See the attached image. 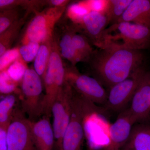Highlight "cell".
Listing matches in <instances>:
<instances>
[{
  "label": "cell",
  "mask_w": 150,
  "mask_h": 150,
  "mask_svg": "<svg viewBox=\"0 0 150 150\" xmlns=\"http://www.w3.org/2000/svg\"><path fill=\"white\" fill-rule=\"evenodd\" d=\"M49 118L44 115L36 122H32L33 139L38 150H53L55 136Z\"/></svg>",
  "instance_id": "15"
},
{
  "label": "cell",
  "mask_w": 150,
  "mask_h": 150,
  "mask_svg": "<svg viewBox=\"0 0 150 150\" xmlns=\"http://www.w3.org/2000/svg\"><path fill=\"white\" fill-rule=\"evenodd\" d=\"M28 68L26 62L21 58L11 64L7 69V71L13 80L21 83Z\"/></svg>",
  "instance_id": "26"
},
{
  "label": "cell",
  "mask_w": 150,
  "mask_h": 150,
  "mask_svg": "<svg viewBox=\"0 0 150 150\" xmlns=\"http://www.w3.org/2000/svg\"><path fill=\"white\" fill-rule=\"evenodd\" d=\"M108 0H91L81 1L84 5L90 11H95L104 14L108 4Z\"/></svg>",
  "instance_id": "30"
},
{
  "label": "cell",
  "mask_w": 150,
  "mask_h": 150,
  "mask_svg": "<svg viewBox=\"0 0 150 150\" xmlns=\"http://www.w3.org/2000/svg\"><path fill=\"white\" fill-rule=\"evenodd\" d=\"M135 123H150V72L146 71L128 108Z\"/></svg>",
  "instance_id": "11"
},
{
  "label": "cell",
  "mask_w": 150,
  "mask_h": 150,
  "mask_svg": "<svg viewBox=\"0 0 150 150\" xmlns=\"http://www.w3.org/2000/svg\"><path fill=\"white\" fill-rule=\"evenodd\" d=\"M122 150H150V125H134Z\"/></svg>",
  "instance_id": "17"
},
{
  "label": "cell",
  "mask_w": 150,
  "mask_h": 150,
  "mask_svg": "<svg viewBox=\"0 0 150 150\" xmlns=\"http://www.w3.org/2000/svg\"><path fill=\"white\" fill-rule=\"evenodd\" d=\"M150 45V28L131 22L111 25L105 30L102 48L106 47L135 50L146 49Z\"/></svg>",
  "instance_id": "2"
},
{
  "label": "cell",
  "mask_w": 150,
  "mask_h": 150,
  "mask_svg": "<svg viewBox=\"0 0 150 150\" xmlns=\"http://www.w3.org/2000/svg\"><path fill=\"white\" fill-rule=\"evenodd\" d=\"M46 6V1L29 0H1V11L17 7H22L33 12L39 11L40 8Z\"/></svg>",
  "instance_id": "23"
},
{
  "label": "cell",
  "mask_w": 150,
  "mask_h": 150,
  "mask_svg": "<svg viewBox=\"0 0 150 150\" xmlns=\"http://www.w3.org/2000/svg\"><path fill=\"white\" fill-rule=\"evenodd\" d=\"M40 44L35 42H30L19 48L21 59L25 62H30L35 60Z\"/></svg>",
  "instance_id": "28"
},
{
  "label": "cell",
  "mask_w": 150,
  "mask_h": 150,
  "mask_svg": "<svg viewBox=\"0 0 150 150\" xmlns=\"http://www.w3.org/2000/svg\"><path fill=\"white\" fill-rule=\"evenodd\" d=\"M19 83L13 80L9 76L7 70L0 73V92L2 94L8 95L18 91Z\"/></svg>",
  "instance_id": "27"
},
{
  "label": "cell",
  "mask_w": 150,
  "mask_h": 150,
  "mask_svg": "<svg viewBox=\"0 0 150 150\" xmlns=\"http://www.w3.org/2000/svg\"><path fill=\"white\" fill-rule=\"evenodd\" d=\"M67 7H47L34 13L23 33L21 45L30 42L41 44L53 38L56 25L62 18Z\"/></svg>",
  "instance_id": "4"
},
{
  "label": "cell",
  "mask_w": 150,
  "mask_h": 150,
  "mask_svg": "<svg viewBox=\"0 0 150 150\" xmlns=\"http://www.w3.org/2000/svg\"><path fill=\"white\" fill-rule=\"evenodd\" d=\"M90 11L81 1L72 4L68 7L67 16L69 20L75 24L81 23L83 18Z\"/></svg>",
  "instance_id": "25"
},
{
  "label": "cell",
  "mask_w": 150,
  "mask_h": 150,
  "mask_svg": "<svg viewBox=\"0 0 150 150\" xmlns=\"http://www.w3.org/2000/svg\"><path fill=\"white\" fill-rule=\"evenodd\" d=\"M32 13L28 12L24 16L0 34V56L11 49L16 39L18 37L27 18Z\"/></svg>",
  "instance_id": "18"
},
{
  "label": "cell",
  "mask_w": 150,
  "mask_h": 150,
  "mask_svg": "<svg viewBox=\"0 0 150 150\" xmlns=\"http://www.w3.org/2000/svg\"><path fill=\"white\" fill-rule=\"evenodd\" d=\"M122 22L133 23L150 28V1L132 0L116 23Z\"/></svg>",
  "instance_id": "16"
},
{
  "label": "cell",
  "mask_w": 150,
  "mask_h": 150,
  "mask_svg": "<svg viewBox=\"0 0 150 150\" xmlns=\"http://www.w3.org/2000/svg\"><path fill=\"white\" fill-rule=\"evenodd\" d=\"M70 1L68 0L46 1V6H47V7H67Z\"/></svg>",
  "instance_id": "32"
},
{
  "label": "cell",
  "mask_w": 150,
  "mask_h": 150,
  "mask_svg": "<svg viewBox=\"0 0 150 150\" xmlns=\"http://www.w3.org/2000/svg\"><path fill=\"white\" fill-rule=\"evenodd\" d=\"M65 80L75 91L94 104H105L108 93L99 81L81 74L71 65L65 66Z\"/></svg>",
  "instance_id": "8"
},
{
  "label": "cell",
  "mask_w": 150,
  "mask_h": 150,
  "mask_svg": "<svg viewBox=\"0 0 150 150\" xmlns=\"http://www.w3.org/2000/svg\"><path fill=\"white\" fill-rule=\"evenodd\" d=\"M17 100L15 93L7 95L0 101V126L9 125Z\"/></svg>",
  "instance_id": "24"
},
{
  "label": "cell",
  "mask_w": 150,
  "mask_h": 150,
  "mask_svg": "<svg viewBox=\"0 0 150 150\" xmlns=\"http://www.w3.org/2000/svg\"><path fill=\"white\" fill-rule=\"evenodd\" d=\"M135 124L128 108L121 111L110 126L109 144L104 150H122Z\"/></svg>",
  "instance_id": "14"
},
{
  "label": "cell",
  "mask_w": 150,
  "mask_h": 150,
  "mask_svg": "<svg viewBox=\"0 0 150 150\" xmlns=\"http://www.w3.org/2000/svg\"><path fill=\"white\" fill-rule=\"evenodd\" d=\"M65 65L59 48L52 40L50 59L43 82L45 89L42 115L50 117L51 108L65 82Z\"/></svg>",
  "instance_id": "5"
},
{
  "label": "cell",
  "mask_w": 150,
  "mask_h": 150,
  "mask_svg": "<svg viewBox=\"0 0 150 150\" xmlns=\"http://www.w3.org/2000/svg\"><path fill=\"white\" fill-rule=\"evenodd\" d=\"M108 25L107 18L104 14L90 11L84 17L80 23L76 25L78 31L85 35L91 44L100 49Z\"/></svg>",
  "instance_id": "13"
},
{
  "label": "cell",
  "mask_w": 150,
  "mask_h": 150,
  "mask_svg": "<svg viewBox=\"0 0 150 150\" xmlns=\"http://www.w3.org/2000/svg\"><path fill=\"white\" fill-rule=\"evenodd\" d=\"M73 89L65 80L63 88L51 108L55 144L60 150L63 137L71 119Z\"/></svg>",
  "instance_id": "9"
},
{
  "label": "cell",
  "mask_w": 150,
  "mask_h": 150,
  "mask_svg": "<svg viewBox=\"0 0 150 150\" xmlns=\"http://www.w3.org/2000/svg\"><path fill=\"white\" fill-rule=\"evenodd\" d=\"M132 1V0H109L104 14L108 24L116 23Z\"/></svg>",
  "instance_id": "21"
},
{
  "label": "cell",
  "mask_w": 150,
  "mask_h": 150,
  "mask_svg": "<svg viewBox=\"0 0 150 150\" xmlns=\"http://www.w3.org/2000/svg\"><path fill=\"white\" fill-rule=\"evenodd\" d=\"M53 38L40 44L34 62V69L42 79L43 82L48 67L51 54Z\"/></svg>",
  "instance_id": "20"
},
{
  "label": "cell",
  "mask_w": 150,
  "mask_h": 150,
  "mask_svg": "<svg viewBox=\"0 0 150 150\" xmlns=\"http://www.w3.org/2000/svg\"><path fill=\"white\" fill-rule=\"evenodd\" d=\"M72 41L80 62H88L95 52L88 39L77 29L73 35Z\"/></svg>",
  "instance_id": "19"
},
{
  "label": "cell",
  "mask_w": 150,
  "mask_h": 150,
  "mask_svg": "<svg viewBox=\"0 0 150 150\" xmlns=\"http://www.w3.org/2000/svg\"><path fill=\"white\" fill-rule=\"evenodd\" d=\"M9 125L0 126V150H8L7 130Z\"/></svg>",
  "instance_id": "31"
},
{
  "label": "cell",
  "mask_w": 150,
  "mask_h": 150,
  "mask_svg": "<svg viewBox=\"0 0 150 150\" xmlns=\"http://www.w3.org/2000/svg\"><path fill=\"white\" fill-rule=\"evenodd\" d=\"M21 58L18 48H11L0 56V72L7 69L13 62Z\"/></svg>",
  "instance_id": "29"
},
{
  "label": "cell",
  "mask_w": 150,
  "mask_h": 150,
  "mask_svg": "<svg viewBox=\"0 0 150 150\" xmlns=\"http://www.w3.org/2000/svg\"><path fill=\"white\" fill-rule=\"evenodd\" d=\"M146 71L143 65L126 79L111 87L108 93L107 100L104 105L105 110L113 111L124 110L131 102Z\"/></svg>",
  "instance_id": "7"
},
{
  "label": "cell",
  "mask_w": 150,
  "mask_h": 150,
  "mask_svg": "<svg viewBox=\"0 0 150 150\" xmlns=\"http://www.w3.org/2000/svg\"><path fill=\"white\" fill-rule=\"evenodd\" d=\"M22 7H17L1 11L0 12V34L3 33L16 22L25 16L28 12Z\"/></svg>",
  "instance_id": "22"
},
{
  "label": "cell",
  "mask_w": 150,
  "mask_h": 150,
  "mask_svg": "<svg viewBox=\"0 0 150 150\" xmlns=\"http://www.w3.org/2000/svg\"><path fill=\"white\" fill-rule=\"evenodd\" d=\"M42 82L34 69L28 68L21 83V110L32 122L42 115Z\"/></svg>",
  "instance_id": "6"
},
{
  "label": "cell",
  "mask_w": 150,
  "mask_h": 150,
  "mask_svg": "<svg viewBox=\"0 0 150 150\" xmlns=\"http://www.w3.org/2000/svg\"><path fill=\"white\" fill-rule=\"evenodd\" d=\"M61 18L54 29L53 40L58 46L62 58L67 59L71 65L76 67V64L80 62L72 41L73 35L76 31V27L72 22H68V19L63 21L62 23Z\"/></svg>",
  "instance_id": "12"
},
{
  "label": "cell",
  "mask_w": 150,
  "mask_h": 150,
  "mask_svg": "<svg viewBox=\"0 0 150 150\" xmlns=\"http://www.w3.org/2000/svg\"><path fill=\"white\" fill-rule=\"evenodd\" d=\"M144 60L139 50L106 47L95 51L88 62L94 78L110 89L143 66Z\"/></svg>",
  "instance_id": "1"
},
{
  "label": "cell",
  "mask_w": 150,
  "mask_h": 150,
  "mask_svg": "<svg viewBox=\"0 0 150 150\" xmlns=\"http://www.w3.org/2000/svg\"><path fill=\"white\" fill-rule=\"evenodd\" d=\"M21 111L13 114L7 130L8 150H35L33 139L32 121Z\"/></svg>",
  "instance_id": "10"
},
{
  "label": "cell",
  "mask_w": 150,
  "mask_h": 150,
  "mask_svg": "<svg viewBox=\"0 0 150 150\" xmlns=\"http://www.w3.org/2000/svg\"><path fill=\"white\" fill-rule=\"evenodd\" d=\"M100 109L73 89L71 119L64 134L60 150H82L86 118L90 113Z\"/></svg>",
  "instance_id": "3"
}]
</instances>
